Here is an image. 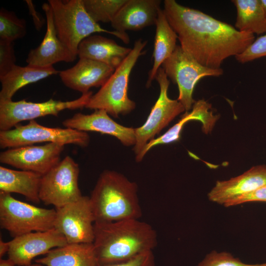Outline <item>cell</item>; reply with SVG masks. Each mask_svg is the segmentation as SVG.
<instances>
[{
  "mask_svg": "<svg viewBox=\"0 0 266 266\" xmlns=\"http://www.w3.org/2000/svg\"><path fill=\"white\" fill-rule=\"evenodd\" d=\"M132 48L118 44L114 40L100 35L83 39L78 48L77 56L106 64L116 69L131 51Z\"/></svg>",
  "mask_w": 266,
  "mask_h": 266,
  "instance_id": "44dd1931",
  "label": "cell"
},
{
  "mask_svg": "<svg viewBox=\"0 0 266 266\" xmlns=\"http://www.w3.org/2000/svg\"><path fill=\"white\" fill-rule=\"evenodd\" d=\"M84 7L97 23L111 22L127 0H83Z\"/></svg>",
  "mask_w": 266,
  "mask_h": 266,
  "instance_id": "4316f807",
  "label": "cell"
},
{
  "mask_svg": "<svg viewBox=\"0 0 266 266\" xmlns=\"http://www.w3.org/2000/svg\"><path fill=\"white\" fill-rule=\"evenodd\" d=\"M260 1L266 17V0H260Z\"/></svg>",
  "mask_w": 266,
  "mask_h": 266,
  "instance_id": "8d00e7d4",
  "label": "cell"
},
{
  "mask_svg": "<svg viewBox=\"0 0 266 266\" xmlns=\"http://www.w3.org/2000/svg\"><path fill=\"white\" fill-rule=\"evenodd\" d=\"M236 9L235 28L241 32L266 33V17L260 0H233Z\"/></svg>",
  "mask_w": 266,
  "mask_h": 266,
  "instance_id": "484cf974",
  "label": "cell"
},
{
  "mask_svg": "<svg viewBox=\"0 0 266 266\" xmlns=\"http://www.w3.org/2000/svg\"><path fill=\"white\" fill-rule=\"evenodd\" d=\"M57 35L63 44L76 56L81 42L92 33H105L128 44L127 33L108 31L100 27L87 12L83 0H49Z\"/></svg>",
  "mask_w": 266,
  "mask_h": 266,
  "instance_id": "277c9868",
  "label": "cell"
},
{
  "mask_svg": "<svg viewBox=\"0 0 266 266\" xmlns=\"http://www.w3.org/2000/svg\"><path fill=\"white\" fill-rule=\"evenodd\" d=\"M9 249V243L5 242L1 239H0V257L1 258L6 253H8Z\"/></svg>",
  "mask_w": 266,
  "mask_h": 266,
  "instance_id": "e575fe53",
  "label": "cell"
},
{
  "mask_svg": "<svg viewBox=\"0 0 266 266\" xmlns=\"http://www.w3.org/2000/svg\"><path fill=\"white\" fill-rule=\"evenodd\" d=\"M251 201L266 202V185L232 200L226 206L229 207Z\"/></svg>",
  "mask_w": 266,
  "mask_h": 266,
  "instance_id": "d6a6232c",
  "label": "cell"
},
{
  "mask_svg": "<svg viewBox=\"0 0 266 266\" xmlns=\"http://www.w3.org/2000/svg\"><path fill=\"white\" fill-rule=\"evenodd\" d=\"M35 263L44 266H100L93 243H67L52 249Z\"/></svg>",
  "mask_w": 266,
  "mask_h": 266,
  "instance_id": "7402d4cb",
  "label": "cell"
},
{
  "mask_svg": "<svg viewBox=\"0 0 266 266\" xmlns=\"http://www.w3.org/2000/svg\"><path fill=\"white\" fill-rule=\"evenodd\" d=\"M56 209L36 207L0 191V226L15 237L54 228Z\"/></svg>",
  "mask_w": 266,
  "mask_h": 266,
  "instance_id": "8992f818",
  "label": "cell"
},
{
  "mask_svg": "<svg viewBox=\"0 0 266 266\" xmlns=\"http://www.w3.org/2000/svg\"><path fill=\"white\" fill-rule=\"evenodd\" d=\"M163 9L178 36L180 46L201 65L221 68L223 62L242 53L255 40L253 34L241 32L232 25L198 9L165 0Z\"/></svg>",
  "mask_w": 266,
  "mask_h": 266,
  "instance_id": "6da1fadb",
  "label": "cell"
},
{
  "mask_svg": "<svg viewBox=\"0 0 266 266\" xmlns=\"http://www.w3.org/2000/svg\"><path fill=\"white\" fill-rule=\"evenodd\" d=\"M100 266H155L153 251L138 255L128 260L113 264L100 265Z\"/></svg>",
  "mask_w": 266,
  "mask_h": 266,
  "instance_id": "1f68e13d",
  "label": "cell"
},
{
  "mask_svg": "<svg viewBox=\"0 0 266 266\" xmlns=\"http://www.w3.org/2000/svg\"><path fill=\"white\" fill-rule=\"evenodd\" d=\"M137 192V184L123 174L103 171L89 197L95 222L139 219L142 210Z\"/></svg>",
  "mask_w": 266,
  "mask_h": 266,
  "instance_id": "3957f363",
  "label": "cell"
},
{
  "mask_svg": "<svg viewBox=\"0 0 266 266\" xmlns=\"http://www.w3.org/2000/svg\"><path fill=\"white\" fill-rule=\"evenodd\" d=\"M155 79L160 86V94L145 123L135 128L136 142L133 150L136 157L150 140L155 138L156 134L177 116L185 111L183 105L177 100L168 97L167 91L170 82L162 67L159 69Z\"/></svg>",
  "mask_w": 266,
  "mask_h": 266,
  "instance_id": "8fae6325",
  "label": "cell"
},
{
  "mask_svg": "<svg viewBox=\"0 0 266 266\" xmlns=\"http://www.w3.org/2000/svg\"><path fill=\"white\" fill-rule=\"evenodd\" d=\"M161 67L167 77L177 85L179 96L177 100L185 111L192 109L196 102L193 95L199 80L206 77H219L224 72L221 68L213 69L201 65L178 45Z\"/></svg>",
  "mask_w": 266,
  "mask_h": 266,
  "instance_id": "ba28073f",
  "label": "cell"
},
{
  "mask_svg": "<svg viewBox=\"0 0 266 266\" xmlns=\"http://www.w3.org/2000/svg\"><path fill=\"white\" fill-rule=\"evenodd\" d=\"M266 57V33L255 39L254 41L241 54L234 57L241 64Z\"/></svg>",
  "mask_w": 266,
  "mask_h": 266,
  "instance_id": "f546056e",
  "label": "cell"
},
{
  "mask_svg": "<svg viewBox=\"0 0 266 266\" xmlns=\"http://www.w3.org/2000/svg\"><path fill=\"white\" fill-rule=\"evenodd\" d=\"M90 136L85 132L70 128H50L34 120L25 125L18 124L13 129L0 132L1 148H12L35 143L47 142L87 146Z\"/></svg>",
  "mask_w": 266,
  "mask_h": 266,
  "instance_id": "52a82bcc",
  "label": "cell"
},
{
  "mask_svg": "<svg viewBox=\"0 0 266 266\" xmlns=\"http://www.w3.org/2000/svg\"><path fill=\"white\" fill-rule=\"evenodd\" d=\"M56 210L54 228L67 243H93L95 218L89 197L83 196Z\"/></svg>",
  "mask_w": 266,
  "mask_h": 266,
  "instance_id": "7c38bea8",
  "label": "cell"
},
{
  "mask_svg": "<svg viewBox=\"0 0 266 266\" xmlns=\"http://www.w3.org/2000/svg\"><path fill=\"white\" fill-rule=\"evenodd\" d=\"M42 8L46 15V33L40 45L30 51L26 59L28 65L48 67L60 62L74 61L77 56L63 44L57 35L50 5L44 3Z\"/></svg>",
  "mask_w": 266,
  "mask_h": 266,
  "instance_id": "9a60e30c",
  "label": "cell"
},
{
  "mask_svg": "<svg viewBox=\"0 0 266 266\" xmlns=\"http://www.w3.org/2000/svg\"><path fill=\"white\" fill-rule=\"evenodd\" d=\"M67 128L82 132L93 131L115 137L127 146L136 142L135 129L123 126L115 122L104 110L98 109L90 114L78 113L65 120Z\"/></svg>",
  "mask_w": 266,
  "mask_h": 266,
  "instance_id": "2e32d148",
  "label": "cell"
},
{
  "mask_svg": "<svg viewBox=\"0 0 266 266\" xmlns=\"http://www.w3.org/2000/svg\"><path fill=\"white\" fill-rule=\"evenodd\" d=\"M44 266L35 263V264H31V265H30L29 266Z\"/></svg>",
  "mask_w": 266,
  "mask_h": 266,
  "instance_id": "74e56055",
  "label": "cell"
},
{
  "mask_svg": "<svg viewBox=\"0 0 266 266\" xmlns=\"http://www.w3.org/2000/svg\"><path fill=\"white\" fill-rule=\"evenodd\" d=\"M59 73L53 66L39 67L28 65H16L7 74L0 78L1 88L0 100H12L16 92L21 88Z\"/></svg>",
  "mask_w": 266,
  "mask_h": 266,
  "instance_id": "cb8c5ba5",
  "label": "cell"
},
{
  "mask_svg": "<svg viewBox=\"0 0 266 266\" xmlns=\"http://www.w3.org/2000/svg\"><path fill=\"white\" fill-rule=\"evenodd\" d=\"M219 117L213 114L212 105L204 100H200L194 103L190 112L186 111L180 119L164 134L150 140L141 153L136 157V162H140L146 153L155 146L166 144L179 140L184 126L188 122L195 120L201 123L202 130L208 134L212 131Z\"/></svg>",
  "mask_w": 266,
  "mask_h": 266,
  "instance_id": "ffe728a7",
  "label": "cell"
},
{
  "mask_svg": "<svg viewBox=\"0 0 266 266\" xmlns=\"http://www.w3.org/2000/svg\"><path fill=\"white\" fill-rule=\"evenodd\" d=\"M26 1L27 2V3L28 4L29 10H30L31 13H32L33 16L34 17V16H35V15L36 16V19H37V26L36 27V28L37 29H39L42 26V22H41L40 18L39 17L38 15L35 14L36 12L35 11L34 7L33 5V3L32 2V1L31 0H26ZM34 18V17H33V18Z\"/></svg>",
  "mask_w": 266,
  "mask_h": 266,
  "instance_id": "836d02e7",
  "label": "cell"
},
{
  "mask_svg": "<svg viewBox=\"0 0 266 266\" xmlns=\"http://www.w3.org/2000/svg\"><path fill=\"white\" fill-rule=\"evenodd\" d=\"M115 69L102 63L79 58L73 67L61 71L60 77L65 86L84 94L92 87H102Z\"/></svg>",
  "mask_w": 266,
  "mask_h": 266,
  "instance_id": "ac0fdd59",
  "label": "cell"
},
{
  "mask_svg": "<svg viewBox=\"0 0 266 266\" xmlns=\"http://www.w3.org/2000/svg\"><path fill=\"white\" fill-rule=\"evenodd\" d=\"M94 245L100 265L125 261L151 251L158 243L155 230L137 219L94 223Z\"/></svg>",
  "mask_w": 266,
  "mask_h": 266,
  "instance_id": "7a4b0ae2",
  "label": "cell"
},
{
  "mask_svg": "<svg viewBox=\"0 0 266 266\" xmlns=\"http://www.w3.org/2000/svg\"><path fill=\"white\" fill-rule=\"evenodd\" d=\"M197 266H266V263L247 264L227 252L213 251L207 255Z\"/></svg>",
  "mask_w": 266,
  "mask_h": 266,
  "instance_id": "f1b7e54d",
  "label": "cell"
},
{
  "mask_svg": "<svg viewBox=\"0 0 266 266\" xmlns=\"http://www.w3.org/2000/svg\"><path fill=\"white\" fill-rule=\"evenodd\" d=\"M26 22L15 13L3 7L0 10V39L14 42L26 34Z\"/></svg>",
  "mask_w": 266,
  "mask_h": 266,
  "instance_id": "83f0119b",
  "label": "cell"
},
{
  "mask_svg": "<svg viewBox=\"0 0 266 266\" xmlns=\"http://www.w3.org/2000/svg\"><path fill=\"white\" fill-rule=\"evenodd\" d=\"M64 146L62 144L47 143L9 148L0 153V162L43 175L60 162Z\"/></svg>",
  "mask_w": 266,
  "mask_h": 266,
  "instance_id": "4fadbf2b",
  "label": "cell"
},
{
  "mask_svg": "<svg viewBox=\"0 0 266 266\" xmlns=\"http://www.w3.org/2000/svg\"><path fill=\"white\" fill-rule=\"evenodd\" d=\"M92 91L82 94L78 99L63 101L50 99L42 102H33L25 100H0V130L11 129L21 122L33 120L47 115L58 117L61 111L85 107L91 97Z\"/></svg>",
  "mask_w": 266,
  "mask_h": 266,
  "instance_id": "30bf717a",
  "label": "cell"
},
{
  "mask_svg": "<svg viewBox=\"0 0 266 266\" xmlns=\"http://www.w3.org/2000/svg\"><path fill=\"white\" fill-rule=\"evenodd\" d=\"M156 33L152 57L153 66L149 72L146 86L149 88L155 79L159 69L164 62L175 50L178 36L169 25L165 13L160 8L155 23Z\"/></svg>",
  "mask_w": 266,
  "mask_h": 266,
  "instance_id": "d4e9b609",
  "label": "cell"
},
{
  "mask_svg": "<svg viewBox=\"0 0 266 266\" xmlns=\"http://www.w3.org/2000/svg\"><path fill=\"white\" fill-rule=\"evenodd\" d=\"M266 185V166H253L228 180L217 181L208 194L210 200L226 206L236 198Z\"/></svg>",
  "mask_w": 266,
  "mask_h": 266,
  "instance_id": "e0dca14e",
  "label": "cell"
},
{
  "mask_svg": "<svg viewBox=\"0 0 266 266\" xmlns=\"http://www.w3.org/2000/svg\"><path fill=\"white\" fill-rule=\"evenodd\" d=\"M16 265L9 259L0 260V266H16Z\"/></svg>",
  "mask_w": 266,
  "mask_h": 266,
  "instance_id": "d590c367",
  "label": "cell"
},
{
  "mask_svg": "<svg viewBox=\"0 0 266 266\" xmlns=\"http://www.w3.org/2000/svg\"><path fill=\"white\" fill-rule=\"evenodd\" d=\"M160 0H127L111 22L114 31L127 33L155 25L161 8Z\"/></svg>",
  "mask_w": 266,
  "mask_h": 266,
  "instance_id": "d6986e66",
  "label": "cell"
},
{
  "mask_svg": "<svg viewBox=\"0 0 266 266\" xmlns=\"http://www.w3.org/2000/svg\"><path fill=\"white\" fill-rule=\"evenodd\" d=\"M9 243L8 259L19 266H29L35 257L67 244L65 236L54 228L14 237Z\"/></svg>",
  "mask_w": 266,
  "mask_h": 266,
  "instance_id": "5bb4252c",
  "label": "cell"
},
{
  "mask_svg": "<svg viewBox=\"0 0 266 266\" xmlns=\"http://www.w3.org/2000/svg\"><path fill=\"white\" fill-rule=\"evenodd\" d=\"M147 43L141 39L135 41L131 51L99 91L91 97L85 108L104 110L115 118L135 108V102L128 95L129 78L138 58L146 53L143 49Z\"/></svg>",
  "mask_w": 266,
  "mask_h": 266,
  "instance_id": "5b68a950",
  "label": "cell"
},
{
  "mask_svg": "<svg viewBox=\"0 0 266 266\" xmlns=\"http://www.w3.org/2000/svg\"><path fill=\"white\" fill-rule=\"evenodd\" d=\"M79 174L78 164L66 156L42 176L40 201L58 208L80 199L83 196L78 186Z\"/></svg>",
  "mask_w": 266,
  "mask_h": 266,
  "instance_id": "9c48e42d",
  "label": "cell"
},
{
  "mask_svg": "<svg viewBox=\"0 0 266 266\" xmlns=\"http://www.w3.org/2000/svg\"><path fill=\"white\" fill-rule=\"evenodd\" d=\"M41 175L30 171L17 170L0 166V191L17 193L38 203Z\"/></svg>",
  "mask_w": 266,
  "mask_h": 266,
  "instance_id": "603a6c76",
  "label": "cell"
},
{
  "mask_svg": "<svg viewBox=\"0 0 266 266\" xmlns=\"http://www.w3.org/2000/svg\"><path fill=\"white\" fill-rule=\"evenodd\" d=\"M13 42L0 39V78L16 65Z\"/></svg>",
  "mask_w": 266,
  "mask_h": 266,
  "instance_id": "4dcf8cb0",
  "label": "cell"
}]
</instances>
